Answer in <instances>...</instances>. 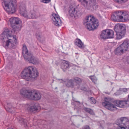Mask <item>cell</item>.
Instances as JSON below:
<instances>
[{"mask_svg":"<svg viewBox=\"0 0 129 129\" xmlns=\"http://www.w3.org/2000/svg\"><path fill=\"white\" fill-rule=\"evenodd\" d=\"M1 40L4 47L8 49L15 48L17 45V39L16 36L10 30H4L1 35Z\"/></svg>","mask_w":129,"mask_h":129,"instance_id":"obj_1","label":"cell"},{"mask_svg":"<svg viewBox=\"0 0 129 129\" xmlns=\"http://www.w3.org/2000/svg\"><path fill=\"white\" fill-rule=\"evenodd\" d=\"M39 76L38 70L35 67L30 66L25 68L21 73V78L28 81L36 80Z\"/></svg>","mask_w":129,"mask_h":129,"instance_id":"obj_2","label":"cell"},{"mask_svg":"<svg viewBox=\"0 0 129 129\" xmlns=\"http://www.w3.org/2000/svg\"><path fill=\"white\" fill-rule=\"evenodd\" d=\"M20 94L25 98L32 101H38L41 98L40 93L34 89H22L20 91Z\"/></svg>","mask_w":129,"mask_h":129,"instance_id":"obj_3","label":"cell"},{"mask_svg":"<svg viewBox=\"0 0 129 129\" xmlns=\"http://www.w3.org/2000/svg\"><path fill=\"white\" fill-rule=\"evenodd\" d=\"M129 14L128 11H119L112 14L111 19L113 21L118 22H125L129 21Z\"/></svg>","mask_w":129,"mask_h":129,"instance_id":"obj_4","label":"cell"},{"mask_svg":"<svg viewBox=\"0 0 129 129\" xmlns=\"http://www.w3.org/2000/svg\"><path fill=\"white\" fill-rule=\"evenodd\" d=\"M84 24L87 29L92 31L98 28L99 26V22L97 19L94 16L89 15L85 19Z\"/></svg>","mask_w":129,"mask_h":129,"instance_id":"obj_5","label":"cell"},{"mask_svg":"<svg viewBox=\"0 0 129 129\" xmlns=\"http://www.w3.org/2000/svg\"><path fill=\"white\" fill-rule=\"evenodd\" d=\"M2 4L5 10L9 14L15 13L17 7L16 0H2Z\"/></svg>","mask_w":129,"mask_h":129,"instance_id":"obj_6","label":"cell"},{"mask_svg":"<svg viewBox=\"0 0 129 129\" xmlns=\"http://www.w3.org/2000/svg\"><path fill=\"white\" fill-rule=\"evenodd\" d=\"M82 5L89 10H95L97 8L96 0H78Z\"/></svg>","mask_w":129,"mask_h":129,"instance_id":"obj_7","label":"cell"},{"mask_svg":"<svg viewBox=\"0 0 129 129\" xmlns=\"http://www.w3.org/2000/svg\"><path fill=\"white\" fill-rule=\"evenodd\" d=\"M22 55L24 59L30 63L35 64L37 63V60L35 57L29 52L25 45H23L22 48Z\"/></svg>","mask_w":129,"mask_h":129,"instance_id":"obj_8","label":"cell"},{"mask_svg":"<svg viewBox=\"0 0 129 129\" xmlns=\"http://www.w3.org/2000/svg\"><path fill=\"white\" fill-rule=\"evenodd\" d=\"M10 25L14 31H19L22 27V22L17 17H12L9 20Z\"/></svg>","mask_w":129,"mask_h":129,"instance_id":"obj_9","label":"cell"},{"mask_svg":"<svg viewBox=\"0 0 129 129\" xmlns=\"http://www.w3.org/2000/svg\"><path fill=\"white\" fill-rule=\"evenodd\" d=\"M114 29L116 33L117 39H122L125 36L126 32V27L124 24H117L115 26Z\"/></svg>","mask_w":129,"mask_h":129,"instance_id":"obj_10","label":"cell"},{"mask_svg":"<svg viewBox=\"0 0 129 129\" xmlns=\"http://www.w3.org/2000/svg\"><path fill=\"white\" fill-rule=\"evenodd\" d=\"M129 48V42L128 41H125L115 51L116 55L120 56L128 51Z\"/></svg>","mask_w":129,"mask_h":129,"instance_id":"obj_11","label":"cell"},{"mask_svg":"<svg viewBox=\"0 0 129 129\" xmlns=\"http://www.w3.org/2000/svg\"><path fill=\"white\" fill-rule=\"evenodd\" d=\"M27 109L31 113H35L40 111L41 107L37 103H31L28 105Z\"/></svg>","mask_w":129,"mask_h":129,"instance_id":"obj_12","label":"cell"},{"mask_svg":"<svg viewBox=\"0 0 129 129\" xmlns=\"http://www.w3.org/2000/svg\"><path fill=\"white\" fill-rule=\"evenodd\" d=\"M100 36L103 39L113 38L114 37V33L111 29H106L101 32Z\"/></svg>","mask_w":129,"mask_h":129,"instance_id":"obj_13","label":"cell"},{"mask_svg":"<svg viewBox=\"0 0 129 129\" xmlns=\"http://www.w3.org/2000/svg\"><path fill=\"white\" fill-rule=\"evenodd\" d=\"M129 120L126 117H122L117 120L116 124L117 125L124 128H128L129 126Z\"/></svg>","mask_w":129,"mask_h":129,"instance_id":"obj_14","label":"cell"},{"mask_svg":"<svg viewBox=\"0 0 129 129\" xmlns=\"http://www.w3.org/2000/svg\"><path fill=\"white\" fill-rule=\"evenodd\" d=\"M70 14L72 17H78V15L80 14V12L79 10V8L76 6H71L70 8Z\"/></svg>","mask_w":129,"mask_h":129,"instance_id":"obj_15","label":"cell"},{"mask_svg":"<svg viewBox=\"0 0 129 129\" xmlns=\"http://www.w3.org/2000/svg\"><path fill=\"white\" fill-rule=\"evenodd\" d=\"M51 19L53 23L57 26H60L62 25V22L59 17L55 13L51 15Z\"/></svg>","mask_w":129,"mask_h":129,"instance_id":"obj_16","label":"cell"},{"mask_svg":"<svg viewBox=\"0 0 129 129\" xmlns=\"http://www.w3.org/2000/svg\"><path fill=\"white\" fill-rule=\"evenodd\" d=\"M114 104L115 105L119 107L126 108L129 107L128 102L126 101H115Z\"/></svg>","mask_w":129,"mask_h":129,"instance_id":"obj_17","label":"cell"},{"mask_svg":"<svg viewBox=\"0 0 129 129\" xmlns=\"http://www.w3.org/2000/svg\"><path fill=\"white\" fill-rule=\"evenodd\" d=\"M103 106L107 109L111 111H114L117 110V108L113 105L108 102H105L102 103Z\"/></svg>","mask_w":129,"mask_h":129,"instance_id":"obj_18","label":"cell"},{"mask_svg":"<svg viewBox=\"0 0 129 129\" xmlns=\"http://www.w3.org/2000/svg\"><path fill=\"white\" fill-rule=\"evenodd\" d=\"M75 44L80 48H82L83 47V43L82 42V41L79 39H77L75 41Z\"/></svg>","mask_w":129,"mask_h":129,"instance_id":"obj_19","label":"cell"},{"mask_svg":"<svg viewBox=\"0 0 129 129\" xmlns=\"http://www.w3.org/2000/svg\"><path fill=\"white\" fill-rule=\"evenodd\" d=\"M69 64L66 61H63L61 62V67L63 69H66L68 68Z\"/></svg>","mask_w":129,"mask_h":129,"instance_id":"obj_20","label":"cell"},{"mask_svg":"<svg viewBox=\"0 0 129 129\" xmlns=\"http://www.w3.org/2000/svg\"><path fill=\"white\" fill-rule=\"evenodd\" d=\"M85 110L86 112H87L88 113L90 114H91V115H94V114L93 111L90 108H85Z\"/></svg>","mask_w":129,"mask_h":129,"instance_id":"obj_21","label":"cell"},{"mask_svg":"<svg viewBox=\"0 0 129 129\" xmlns=\"http://www.w3.org/2000/svg\"><path fill=\"white\" fill-rule=\"evenodd\" d=\"M114 1L118 3H123L127 2L128 0H114Z\"/></svg>","mask_w":129,"mask_h":129,"instance_id":"obj_22","label":"cell"},{"mask_svg":"<svg viewBox=\"0 0 129 129\" xmlns=\"http://www.w3.org/2000/svg\"><path fill=\"white\" fill-rule=\"evenodd\" d=\"M90 101L93 104H95L96 103V101L94 98H90Z\"/></svg>","mask_w":129,"mask_h":129,"instance_id":"obj_23","label":"cell"},{"mask_svg":"<svg viewBox=\"0 0 129 129\" xmlns=\"http://www.w3.org/2000/svg\"><path fill=\"white\" fill-rule=\"evenodd\" d=\"M74 81L76 83H80L82 82V80L79 78H76L74 79Z\"/></svg>","mask_w":129,"mask_h":129,"instance_id":"obj_24","label":"cell"},{"mask_svg":"<svg viewBox=\"0 0 129 129\" xmlns=\"http://www.w3.org/2000/svg\"><path fill=\"white\" fill-rule=\"evenodd\" d=\"M67 85L69 86L72 87V86H73L72 83L70 80H69L67 82Z\"/></svg>","mask_w":129,"mask_h":129,"instance_id":"obj_25","label":"cell"},{"mask_svg":"<svg viewBox=\"0 0 129 129\" xmlns=\"http://www.w3.org/2000/svg\"><path fill=\"white\" fill-rule=\"evenodd\" d=\"M50 0H42V2H43V3H48L50 2Z\"/></svg>","mask_w":129,"mask_h":129,"instance_id":"obj_26","label":"cell"},{"mask_svg":"<svg viewBox=\"0 0 129 129\" xmlns=\"http://www.w3.org/2000/svg\"><path fill=\"white\" fill-rule=\"evenodd\" d=\"M83 129H90V128L89 126H84V127H83Z\"/></svg>","mask_w":129,"mask_h":129,"instance_id":"obj_27","label":"cell"},{"mask_svg":"<svg viewBox=\"0 0 129 129\" xmlns=\"http://www.w3.org/2000/svg\"><path fill=\"white\" fill-rule=\"evenodd\" d=\"M117 129H126V128L123 127H121V126H119Z\"/></svg>","mask_w":129,"mask_h":129,"instance_id":"obj_28","label":"cell"},{"mask_svg":"<svg viewBox=\"0 0 129 129\" xmlns=\"http://www.w3.org/2000/svg\"><path fill=\"white\" fill-rule=\"evenodd\" d=\"M7 129H14V128H7Z\"/></svg>","mask_w":129,"mask_h":129,"instance_id":"obj_29","label":"cell"}]
</instances>
